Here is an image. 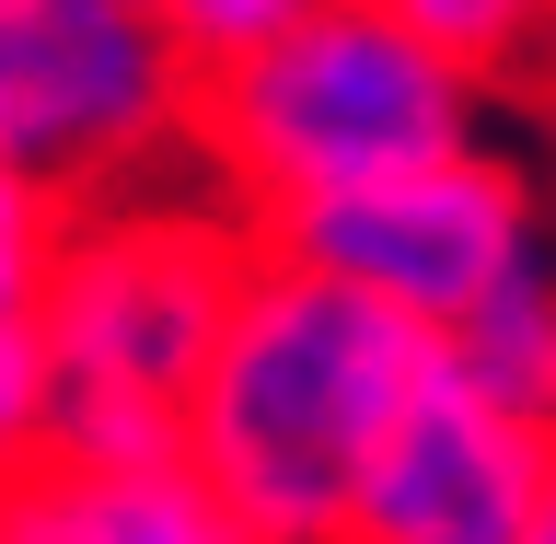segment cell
Wrapping results in <instances>:
<instances>
[{"label":"cell","instance_id":"5b68a950","mask_svg":"<svg viewBox=\"0 0 556 544\" xmlns=\"http://www.w3.org/2000/svg\"><path fill=\"white\" fill-rule=\"evenodd\" d=\"M267 243L359 278L371 302H394V313H417L429 337H452L486 290H510V278L556 243V198H545V174L521 163V151L464 139V151H429V163L382 174V186H348V198L290 208Z\"/></svg>","mask_w":556,"mask_h":544},{"label":"cell","instance_id":"7c38bea8","mask_svg":"<svg viewBox=\"0 0 556 544\" xmlns=\"http://www.w3.org/2000/svg\"><path fill=\"white\" fill-rule=\"evenodd\" d=\"M325 0H163V24H174V47L198 59V81L208 69H232V59H255L267 35H290V24H313Z\"/></svg>","mask_w":556,"mask_h":544},{"label":"cell","instance_id":"7a4b0ae2","mask_svg":"<svg viewBox=\"0 0 556 544\" xmlns=\"http://www.w3.org/2000/svg\"><path fill=\"white\" fill-rule=\"evenodd\" d=\"M486 93H498V69L406 24L394 0H325L313 24L267 35L255 59L198 81L186 163L255 232H278L313 198H348V186H382L429 151L486 139Z\"/></svg>","mask_w":556,"mask_h":544},{"label":"cell","instance_id":"6da1fadb","mask_svg":"<svg viewBox=\"0 0 556 544\" xmlns=\"http://www.w3.org/2000/svg\"><path fill=\"white\" fill-rule=\"evenodd\" d=\"M429 371H441V337L417 313L255 232L232 325L186 406V452L267 544H348L359 476Z\"/></svg>","mask_w":556,"mask_h":544},{"label":"cell","instance_id":"8992f818","mask_svg":"<svg viewBox=\"0 0 556 544\" xmlns=\"http://www.w3.org/2000/svg\"><path fill=\"white\" fill-rule=\"evenodd\" d=\"M545 464H556V429L486 406L441 359L406 394V417L382 429L371 476H359V510H348V544H510Z\"/></svg>","mask_w":556,"mask_h":544},{"label":"cell","instance_id":"9c48e42d","mask_svg":"<svg viewBox=\"0 0 556 544\" xmlns=\"http://www.w3.org/2000/svg\"><path fill=\"white\" fill-rule=\"evenodd\" d=\"M70 220H81V198L0 151V325H35V313H47V278H59V255H70Z\"/></svg>","mask_w":556,"mask_h":544},{"label":"cell","instance_id":"8fae6325","mask_svg":"<svg viewBox=\"0 0 556 544\" xmlns=\"http://www.w3.org/2000/svg\"><path fill=\"white\" fill-rule=\"evenodd\" d=\"M406 24H429L441 47H464L476 69H498L510 81L521 59H545L556 47V0H394Z\"/></svg>","mask_w":556,"mask_h":544},{"label":"cell","instance_id":"277c9868","mask_svg":"<svg viewBox=\"0 0 556 544\" xmlns=\"http://www.w3.org/2000/svg\"><path fill=\"white\" fill-rule=\"evenodd\" d=\"M198 139V59L163 0H0V151L70 198L151 186Z\"/></svg>","mask_w":556,"mask_h":544},{"label":"cell","instance_id":"5bb4252c","mask_svg":"<svg viewBox=\"0 0 556 544\" xmlns=\"http://www.w3.org/2000/svg\"><path fill=\"white\" fill-rule=\"evenodd\" d=\"M0 544H59V533L35 521V498H12V510H0Z\"/></svg>","mask_w":556,"mask_h":544},{"label":"cell","instance_id":"52a82bcc","mask_svg":"<svg viewBox=\"0 0 556 544\" xmlns=\"http://www.w3.org/2000/svg\"><path fill=\"white\" fill-rule=\"evenodd\" d=\"M35 521L59 544H267L255 521L208 486V464L186 441L151 452H59L35 486Z\"/></svg>","mask_w":556,"mask_h":544},{"label":"cell","instance_id":"3957f363","mask_svg":"<svg viewBox=\"0 0 556 544\" xmlns=\"http://www.w3.org/2000/svg\"><path fill=\"white\" fill-rule=\"evenodd\" d=\"M243 267H255V220L232 198H174L163 174L81 198L47 313H35L47 382H59V452L186 441V406L232 325Z\"/></svg>","mask_w":556,"mask_h":544},{"label":"cell","instance_id":"ba28073f","mask_svg":"<svg viewBox=\"0 0 556 544\" xmlns=\"http://www.w3.org/2000/svg\"><path fill=\"white\" fill-rule=\"evenodd\" d=\"M441 359L476 382L486 406H510V417H533V429H556V243L510 278V290H486V302L452 325Z\"/></svg>","mask_w":556,"mask_h":544},{"label":"cell","instance_id":"4fadbf2b","mask_svg":"<svg viewBox=\"0 0 556 544\" xmlns=\"http://www.w3.org/2000/svg\"><path fill=\"white\" fill-rule=\"evenodd\" d=\"M510 544H556V464H545V486H533V510H521Z\"/></svg>","mask_w":556,"mask_h":544},{"label":"cell","instance_id":"30bf717a","mask_svg":"<svg viewBox=\"0 0 556 544\" xmlns=\"http://www.w3.org/2000/svg\"><path fill=\"white\" fill-rule=\"evenodd\" d=\"M59 464V382H47V337L0 325V510L35 498Z\"/></svg>","mask_w":556,"mask_h":544}]
</instances>
